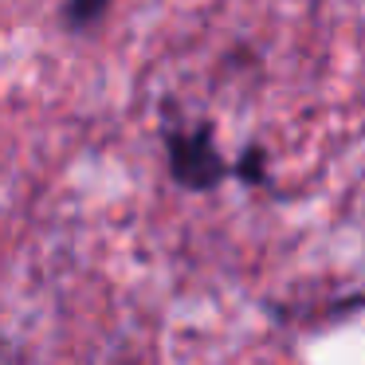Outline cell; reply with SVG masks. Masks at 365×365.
Returning <instances> with one entry per match:
<instances>
[{
	"label": "cell",
	"mask_w": 365,
	"mask_h": 365,
	"mask_svg": "<svg viewBox=\"0 0 365 365\" xmlns=\"http://www.w3.org/2000/svg\"><path fill=\"white\" fill-rule=\"evenodd\" d=\"M165 158L173 181L189 192H208L232 173V165L216 150L212 122H197L192 130L165 126Z\"/></svg>",
	"instance_id": "1"
},
{
	"label": "cell",
	"mask_w": 365,
	"mask_h": 365,
	"mask_svg": "<svg viewBox=\"0 0 365 365\" xmlns=\"http://www.w3.org/2000/svg\"><path fill=\"white\" fill-rule=\"evenodd\" d=\"M232 177H240L244 185H267V150L259 142L244 145V153L232 165Z\"/></svg>",
	"instance_id": "2"
},
{
	"label": "cell",
	"mask_w": 365,
	"mask_h": 365,
	"mask_svg": "<svg viewBox=\"0 0 365 365\" xmlns=\"http://www.w3.org/2000/svg\"><path fill=\"white\" fill-rule=\"evenodd\" d=\"M110 9V0H67V12H63V24L71 32H83V28L98 24Z\"/></svg>",
	"instance_id": "3"
}]
</instances>
